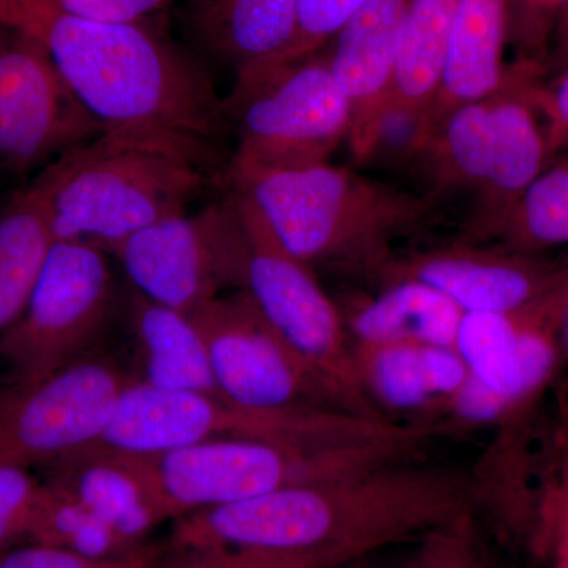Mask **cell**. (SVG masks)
I'll use <instances>...</instances> for the list:
<instances>
[{"label":"cell","mask_w":568,"mask_h":568,"mask_svg":"<svg viewBox=\"0 0 568 568\" xmlns=\"http://www.w3.org/2000/svg\"><path fill=\"white\" fill-rule=\"evenodd\" d=\"M473 510L452 470L398 463L175 519L171 549H347L375 555Z\"/></svg>","instance_id":"cell-1"},{"label":"cell","mask_w":568,"mask_h":568,"mask_svg":"<svg viewBox=\"0 0 568 568\" xmlns=\"http://www.w3.org/2000/svg\"><path fill=\"white\" fill-rule=\"evenodd\" d=\"M28 33L103 132L166 133L205 144L226 118L201 63L144 22L88 20L37 0Z\"/></svg>","instance_id":"cell-2"},{"label":"cell","mask_w":568,"mask_h":568,"mask_svg":"<svg viewBox=\"0 0 568 568\" xmlns=\"http://www.w3.org/2000/svg\"><path fill=\"white\" fill-rule=\"evenodd\" d=\"M205 182L204 142L110 130L48 164L31 186L55 242L110 254L142 227L185 212Z\"/></svg>","instance_id":"cell-3"},{"label":"cell","mask_w":568,"mask_h":568,"mask_svg":"<svg viewBox=\"0 0 568 568\" xmlns=\"http://www.w3.org/2000/svg\"><path fill=\"white\" fill-rule=\"evenodd\" d=\"M286 252L377 278L395 260L392 244L416 233L436 201L331 163L227 174Z\"/></svg>","instance_id":"cell-4"},{"label":"cell","mask_w":568,"mask_h":568,"mask_svg":"<svg viewBox=\"0 0 568 568\" xmlns=\"http://www.w3.org/2000/svg\"><path fill=\"white\" fill-rule=\"evenodd\" d=\"M544 73L540 63L515 62L500 91L448 112L414 155L428 171L435 185L428 196L436 203L455 192L473 200L465 242L499 237L515 205L551 160L536 103Z\"/></svg>","instance_id":"cell-5"},{"label":"cell","mask_w":568,"mask_h":568,"mask_svg":"<svg viewBox=\"0 0 568 568\" xmlns=\"http://www.w3.org/2000/svg\"><path fill=\"white\" fill-rule=\"evenodd\" d=\"M429 429L398 439L336 447H294L252 439H216L145 455L171 521L284 488L335 480L409 462Z\"/></svg>","instance_id":"cell-6"},{"label":"cell","mask_w":568,"mask_h":568,"mask_svg":"<svg viewBox=\"0 0 568 568\" xmlns=\"http://www.w3.org/2000/svg\"><path fill=\"white\" fill-rule=\"evenodd\" d=\"M386 436L384 422L346 410L252 409L223 396L132 379L95 444L126 454L160 455L216 439L336 447L375 443Z\"/></svg>","instance_id":"cell-7"},{"label":"cell","mask_w":568,"mask_h":568,"mask_svg":"<svg viewBox=\"0 0 568 568\" xmlns=\"http://www.w3.org/2000/svg\"><path fill=\"white\" fill-rule=\"evenodd\" d=\"M224 115L237 129L227 174L327 163L349 140L353 115L324 50L235 74Z\"/></svg>","instance_id":"cell-8"},{"label":"cell","mask_w":568,"mask_h":568,"mask_svg":"<svg viewBox=\"0 0 568 568\" xmlns=\"http://www.w3.org/2000/svg\"><path fill=\"white\" fill-rule=\"evenodd\" d=\"M241 226L237 290L245 291L278 334L338 390L351 410L383 418L366 399L342 308L315 272L283 248L253 204L231 190Z\"/></svg>","instance_id":"cell-9"},{"label":"cell","mask_w":568,"mask_h":568,"mask_svg":"<svg viewBox=\"0 0 568 568\" xmlns=\"http://www.w3.org/2000/svg\"><path fill=\"white\" fill-rule=\"evenodd\" d=\"M115 306L108 253L82 242H55L24 312L0 335L11 383H33L89 357Z\"/></svg>","instance_id":"cell-10"},{"label":"cell","mask_w":568,"mask_h":568,"mask_svg":"<svg viewBox=\"0 0 568 568\" xmlns=\"http://www.w3.org/2000/svg\"><path fill=\"white\" fill-rule=\"evenodd\" d=\"M190 317L207 347L220 394L235 405L353 413L338 390L265 320L245 291L216 295Z\"/></svg>","instance_id":"cell-11"},{"label":"cell","mask_w":568,"mask_h":568,"mask_svg":"<svg viewBox=\"0 0 568 568\" xmlns=\"http://www.w3.org/2000/svg\"><path fill=\"white\" fill-rule=\"evenodd\" d=\"M133 377L85 357L39 381L0 390V463L50 466L99 443Z\"/></svg>","instance_id":"cell-12"},{"label":"cell","mask_w":568,"mask_h":568,"mask_svg":"<svg viewBox=\"0 0 568 568\" xmlns=\"http://www.w3.org/2000/svg\"><path fill=\"white\" fill-rule=\"evenodd\" d=\"M241 230L230 196L196 215L185 212L142 227L110 254L136 293L192 316L224 286H235Z\"/></svg>","instance_id":"cell-13"},{"label":"cell","mask_w":568,"mask_h":568,"mask_svg":"<svg viewBox=\"0 0 568 568\" xmlns=\"http://www.w3.org/2000/svg\"><path fill=\"white\" fill-rule=\"evenodd\" d=\"M102 132L40 40L0 26V171L44 170Z\"/></svg>","instance_id":"cell-14"},{"label":"cell","mask_w":568,"mask_h":568,"mask_svg":"<svg viewBox=\"0 0 568 568\" xmlns=\"http://www.w3.org/2000/svg\"><path fill=\"white\" fill-rule=\"evenodd\" d=\"M410 278L435 287L463 313H517L540 304L568 278L567 263L506 245L459 241L407 254L377 276L381 283Z\"/></svg>","instance_id":"cell-15"},{"label":"cell","mask_w":568,"mask_h":568,"mask_svg":"<svg viewBox=\"0 0 568 568\" xmlns=\"http://www.w3.org/2000/svg\"><path fill=\"white\" fill-rule=\"evenodd\" d=\"M564 284L521 312L463 313L455 349L470 379L499 399L510 420L534 405L558 369L564 354L559 338Z\"/></svg>","instance_id":"cell-16"},{"label":"cell","mask_w":568,"mask_h":568,"mask_svg":"<svg viewBox=\"0 0 568 568\" xmlns=\"http://www.w3.org/2000/svg\"><path fill=\"white\" fill-rule=\"evenodd\" d=\"M413 0H368L328 43V62L353 115L355 159L368 160L390 110L403 32Z\"/></svg>","instance_id":"cell-17"},{"label":"cell","mask_w":568,"mask_h":568,"mask_svg":"<svg viewBox=\"0 0 568 568\" xmlns=\"http://www.w3.org/2000/svg\"><path fill=\"white\" fill-rule=\"evenodd\" d=\"M47 467L48 484L77 497L130 544L148 545L152 530L170 521L145 455L92 444Z\"/></svg>","instance_id":"cell-18"},{"label":"cell","mask_w":568,"mask_h":568,"mask_svg":"<svg viewBox=\"0 0 568 568\" xmlns=\"http://www.w3.org/2000/svg\"><path fill=\"white\" fill-rule=\"evenodd\" d=\"M354 361L366 399L383 417L446 416L469 376L455 347L354 343Z\"/></svg>","instance_id":"cell-19"},{"label":"cell","mask_w":568,"mask_h":568,"mask_svg":"<svg viewBox=\"0 0 568 568\" xmlns=\"http://www.w3.org/2000/svg\"><path fill=\"white\" fill-rule=\"evenodd\" d=\"M508 33L510 0H458L439 91L422 119L424 140L448 112L487 99L506 85Z\"/></svg>","instance_id":"cell-20"},{"label":"cell","mask_w":568,"mask_h":568,"mask_svg":"<svg viewBox=\"0 0 568 568\" xmlns=\"http://www.w3.org/2000/svg\"><path fill=\"white\" fill-rule=\"evenodd\" d=\"M298 0H189L193 39L235 74L274 61L297 31Z\"/></svg>","instance_id":"cell-21"},{"label":"cell","mask_w":568,"mask_h":568,"mask_svg":"<svg viewBox=\"0 0 568 568\" xmlns=\"http://www.w3.org/2000/svg\"><path fill=\"white\" fill-rule=\"evenodd\" d=\"M347 334L362 345L455 347L463 312L443 293L418 282H384L379 293L339 305Z\"/></svg>","instance_id":"cell-22"},{"label":"cell","mask_w":568,"mask_h":568,"mask_svg":"<svg viewBox=\"0 0 568 568\" xmlns=\"http://www.w3.org/2000/svg\"><path fill=\"white\" fill-rule=\"evenodd\" d=\"M126 302L140 372L134 379L153 387L223 396L192 317L149 301L133 287Z\"/></svg>","instance_id":"cell-23"},{"label":"cell","mask_w":568,"mask_h":568,"mask_svg":"<svg viewBox=\"0 0 568 568\" xmlns=\"http://www.w3.org/2000/svg\"><path fill=\"white\" fill-rule=\"evenodd\" d=\"M457 7L458 0L410 2L388 115H409L422 122L432 108L446 69Z\"/></svg>","instance_id":"cell-24"},{"label":"cell","mask_w":568,"mask_h":568,"mask_svg":"<svg viewBox=\"0 0 568 568\" xmlns=\"http://www.w3.org/2000/svg\"><path fill=\"white\" fill-rule=\"evenodd\" d=\"M54 244L39 194L26 186L0 211V335L24 312Z\"/></svg>","instance_id":"cell-25"},{"label":"cell","mask_w":568,"mask_h":568,"mask_svg":"<svg viewBox=\"0 0 568 568\" xmlns=\"http://www.w3.org/2000/svg\"><path fill=\"white\" fill-rule=\"evenodd\" d=\"M26 541L93 559L121 558L145 547L130 544L81 500L48 481L41 484Z\"/></svg>","instance_id":"cell-26"},{"label":"cell","mask_w":568,"mask_h":568,"mask_svg":"<svg viewBox=\"0 0 568 568\" xmlns=\"http://www.w3.org/2000/svg\"><path fill=\"white\" fill-rule=\"evenodd\" d=\"M497 241L537 254L568 245V149L552 156L530 183Z\"/></svg>","instance_id":"cell-27"},{"label":"cell","mask_w":568,"mask_h":568,"mask_svg":"<svg viewBox=\"0 0 568 568\" xmlns=\"http://www.w3.org/2000/svg\"><path fill=\"white\" fill-rule=\"evenodd\" d=\"M558 429L540 487L525 508L523 528L538 552L568 568V422Z\"/></svg>","instance_id":"cell-28"},{"label":"cell","mask_w":568,"mask_h":568,"mask_svg":"<svg viewBox=\"0 0 568 568\" xmlns=\"http://www.w3.org/2000/svg\"><path fill=\"white\" fill-rule=\"evenodd\" d=\"M361 558L365 556L347 549H171L164 545L162 555L149 568H335Z\"/></svg>","instance_id":"cell-29"},{"label":"cell","mask_w":568,"mask_h":568,"mask_svg":"<svg viewBox=\"0 0 568 568\" xmlns=\"http://www.w3.org/2000/svg\"><path fill=\"white\" fill-rule=\"evenodd\" d=\"M366 2L368 0H298L294 40L274 61L254 69L301 61L324 50L343 24Z\"/></svg>","instance_id":"cell-30"},{"label":"cell","mask_w":568,"mask_h":568,"mask_svg":"<svg viewBox=\"0 0 568 568\" xmlns=\"http://www.w3.org/2000/svg\"><path fill=\"white\" fill-rule=\"evenodd\" d=\"M405 568H485L484 548L473 510L422 537L416 558Z\"/></svg>","instance_id":"cell-31"},{"label":"cell","mask_w":568,"mask_h":568,"mask_svg":"<svg viewBox=\"0 0 568 568\" xmlns=\"http://www.w3.org/2000/svg\"><path fill=\"white\" fill-rule=\"evenodd\" d=\"M568 0H510V33L508 44L519 59L545 67L552 37Z\"/></svg>","instance_id":"cell-32"},{"label":"cell","mask_w":568,"mask_h":568,"mask_svg":"<svg viewBox=\"0 0 568 568\" xmlns=\"http://www.w3.org/2000/svg\"><path fill=\"white\" fill-rule=\"evenodd\" d=\"M163 549L149 544L121 558L93 559L50 545L22 541L0 551V568H149Z\"/></svg>","instance_id":"cell-33"},{"label":"cell","mask_w":568,"mask_h":568,"mask_svg":"<svg viewBox=\"0 0 568 568\" xmlns=\"http://www.w3.org/2000/svg\"><path fill=\"white\" fill-rule=\"evenodd\" d=\"M40 489L28 467L0 463V551L28 538Z\"/></svg>","instance_id":"cell-34"},{"label":"cell","mask_w":568,"mask_h":568,"mask_svg":"<svg viewBox=\"0 0 568 568\" xmlns=\"http://www.w3.org/2000/svg\"><path fill=\"white\" fill-rule=\"evenodd\" d=\"M536 103L544 119L552 159L568 149V65L555 71L549 80L541 78L538 81Z\"/></svg>","instance_id":"cell-35"},{"label":"cell","mask_w":568,"mask_h":568,"mask_svg":"<svg viewBox=\"0 0 568 568\" xmlns=\"http://www.w3.org/2000/svg\"><path fill=\"white\" fill-rule=\"evenodd\" d=\"M55 9L104 22H144L175 0H50Z\"/></svg>","instance_id":"cell-36"},{"label":"cell","mask_w":568,"mask_h":568,"mask_svg":"<svg viewBox=\"0 0 568 568\" xmlns=\"http://www.w3.org/2000/svg\"><path fill=\"white\" fill-rule=\"evenodd\" d=\"M36 0H0V26L28 32Z\"/></svg>","instance_id":"cell-37"},{"label":"cell","mask_w":568,"mask_h":568,"mask_svg":"<svg viewBox=\"0 0 568 568\" xmlns=\"http://www.w3.org/2000/svg\"><path fill=\"white\" fill-rule=\"evenodd\" d=\"M552 70L558 71L568 65V10L564 13L552 37Z\"/></svg>","instance_id":"cell-38"},{"label":"cell","mask_w":568,"mask_h":568,"mask_svg":"<svg viewBox=\"0 0 568 568\" xmlns=\"http://www.w3.org/2000/svg\"><path fill=\"white\" fill-rule=\"evenodd\" d=\"M559 338L564 354L568 357V278L566 284H564L562 297H560Z\"/></svg>","instance_id":"cell-39"},{"label":"cell","mask_w":568,"mask_h":568,"mask_svg":"<svg viewBox=\"0 0 568 568\" xmlns=\"http://www.w3.org/2000/svg\"><path fill=\"white\" fill-rule=\"evenodd\" d=\"M368 558L369 556H365V558L349 560V562L343 564V566L335 568H375L372 566V564L368 562V560H366Z\"/></svg>","instance_id":"cell-40"},{"label":"cell","mask_w":568,"mask_h":568,"mask_svg":"<svg viewBox=\"0 0 568 568\" xmlns=\"http://www.w3.org/2000/svg\"><path fill=\"white\" fill-rule=\"evenodd\" d=\"M551 568H567V567L560 566V564H552Z\"/></svg>","instance_id":"cell-41"}]
</instances>
